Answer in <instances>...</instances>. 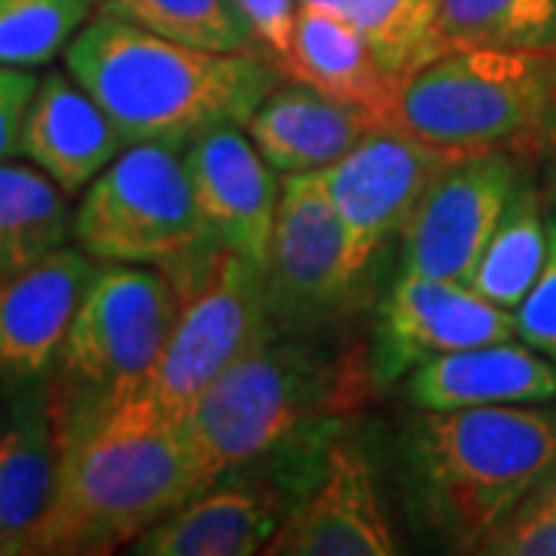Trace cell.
Returning a JSON list of instances; mask_svg holds the SVG:
<instances>
[{
  "mask_svg": "<svg viewBox=\"0 0 556 556\" xmlns=\"http://www.w3.org/2000/svg\"><path fill=\"white\" fill-rule=\"evenodd\" d=\"M285 78L309 84L328 97L358 102L380 121L396 100L399 78L390 75L356 28L334 13L298 7L291 50L281 62Z\"/></svg>",
  "mask_w": 556,
  "mask_h": 556,
  "instance_id": "44dd1931",
  "label": "cell"
},
{
  "mask_svg": "<svg viewBox=\"0 0 556 556\" xmlns=\"http://www.w3.org/2000/svg\"><path fill=\"white\" fill-rule=\"evenodd\" d=\"M68 236L72 214L60 186L35 164L0 161V273L38 263Z\"/></svg>",
  "mask_w": 556,
  "mask_h": 556,
  "instance_id": "603a6c76",
  "label": "cell"
},
{
  "mask_svg": "<svg viewBox=\"0 0 556 556\" xmlns=\"http://www.w3.org/2000/svg\"><path fill=\"white\" fill-rule=\"evenodd\" d=\"M102 10L199 50L266 56L239 0H102Z\"/></svg>",
  "mask_w": 556,
  "mask_h": 556,
  "instance_id": "484cf974",
  "label": "cell"
},
{
  "mask_svg": "<svg viewBox=\"0 0 556 556\" xmlns=\"http://www.w3.org/2000/svg\"><path fill=\"white\" fill-rule=\"evenodd\" d=\"M97 3H102V0H97Z\"/></svg>",
  "mask_w": 556,
  "mask_h": 556,
  "instance_id": "e575fe53",
  "label": "cell"
},
{
  "mask_svg": "<svg viewBox=\"0 0 556 556\" xmlns=\"http://www.w3.org/2000/svg\"><path fill=\"white\" fill-rule=\"evenodd\" d=\"M408 396L424 412L529 405L556 396V362L529 343H485L417 365Z\"/></svg>",
  "mask_w": 556,
  "mask_h": 556,
  "instance_id": "d6986e66",
  "label": "cell"
},
{
  "mask_svg": "<svg viewBox=\"0 0 556 556\" xmlns=\"http://www.w3.org/2000/svg\"><path fill=\"white\" fill-rule=\"evenodd\" d=\"M365 273L350 226L318 174H288L263 263L269 328L298 334L346 306Z\"/></svg>",
  "mask_w": 556,
  "mask_h": 556,
  "instance_id": "9c48e42d",
  "label": "cell"
},
{
  "mask_svg": "<svg viewBox=\"0 0 556 556\" xmlns=\"http://www.w3.org/2000/svg\"><path fill=\"white\" fill-rule=\"evenodd\" d=\"M538 492L544 495V501L551 504V510L556 514V464L551 467V473H547V477L538 482Z\"/></svg>",
  "mask_w": 556,
  "mask_h": 556,
  "instance_id": "d6a6232c",
  "label": "cell"
},
{
  "mask_svg": "<svg viewBox=\"0 0 556 556\" xmlns=\"http://www.w3.org/2000/svg\"><path fill=\"white\" fill-rule=\"evenodd\" d=\"M124 146L118 127L78 80L62 72L38 80L22 127V155L65 195L87 189Z\"/></svg>",
  "mask_w": 556,
  "mask_h": 556,
  "instance_id": "e0dca14e",
  "label": "cell"
},
{
  "mask_svg": "<svg viewBox=\"0 0 556 556\" xmlns=\"http://www.w3.org/2000/svg\"><path fill=\"white\" fill-rule=\"evenodd\" d=\"M554 427H556V412H554Z\"/></svg>",
  "mask_w": 556,
  "mask_h": 556,
  "instance_id": "836d02e7",
  "label": "cell"
},
{
  "mask_svg": "<svg viewBox=\"0 0 556 556\" xmlns=\"http://www.w3.org/2000/svg\"><path fill=\"white\" fill-rule=\"evenodd\" d=\"M182 159L211 239L263 266L281 195L276 167L260 155L239 124H219L199 134Z\"/></svg>",
  "mask_w": 556,
  "mask_h": 556,
  "instance_id": "5bb4252c",
  "label": "cell"
},
{
  "mask_svg": "<svg viewBox=\"0 0 556 556\" xmlns=\"http://www.w3.org/2000/svg\"><path fill=\"white\" fill-rule=\"evenodd\" d=\"M514 316L519 340L556 362V199L547 207V257Z\"/></svg>",
  "mask_w": 556,
  "mask_h": 556,
  "instance_id": "f1b7e54d",
  "label": "cell"
},
{
  "mask_svg": "<svg viewBox=\"0 0 556 556\" xmlns=\"http://www.w3.org/2000/svg\"><path fill=\"white\" fill-rule=\"evenodd\" d=\"M519 174L504 149L448 161L402 229L405 273L470 281Z\"/></svg>",
  "mask_w": 556,
  "mask_h": 556,
  "instance_id": "30bf717a",
  "label": "cell"
},
{
  "mask_svg": "<svg viewBox=\"0 0 556 556\" xmlns=\"http://www.w3.org/2000/svg\"><path fill=\"white\" fill-rule=\"evenodd\" d=\"M97 0H0V65H43L93 16Z\"/></svg>",
  "mask_w": 556,
  "mask_h": 556,
  "instance_id": "4316f807",
  "label": "cell"
},
{
  "mask_svg": "<svg viewBox=\"0 0 556 556\" xmlns=\"http://www.w3.org/2000/svg\"><path fill=\"white\" fill-rule=\"evenodd\" d=\"M97 269L90 254L60 248L31 266L0 273V378L31 383L56 368Z\"/></svg>",
  "mask_w": 556,
  "mask_h": 556,
  "instance_id": "9a60e30c",
  "label": "cell"
},
{
  "mask_svg": "<svg viewBox=\"0 0 556 556\" xmlns=\"http://www.w3.org/2000/svg\"><path fill=\"white\" fill-rule=\"evenodd\" d=\"M378 112L358 102L328 97L309 84H278L248 121L260 155L278 174H316L343 159L380 127Z\"/></svg>",
  "mask_w": 556,
  "mask_h": 556,
  "instance_id": "ac0fdd59",
  "label": "cell"
},
{
  "mask_svg": "<svg viewBox=\"0 0 556 556\" xmlns=\"http://www.w3.org/2000/svg\"><path fill=\"white\" fill-rule=\"evenodd\" d=\"M448 161L452 155L390 124H380L343 159L316 170L343 223L350 226L365 266L378 248L393 236H402L420 195Z\"/></svg>",
  "mask_w": 556,
  "mask_h": 556,
  "instance_id": "7c38bea8",
  "label": "cell"
},
{
  "mask_svg": "<svg viewBox=\"0 0 556 556\" xmlns=\"http://www.w3.org/2000/svg\"><path fill=\"white\" fill-rule=\"evenodd\" d=\"M544 257H547V214L535 179L519 174L495 232L467 285L497 306L517 309L532 291Z\"/></svg>",
  "mask_w": 556,
  "mask_h": 556,
  "instance_id": "7402d4cb",
  "label": "cell"
},
{
  "mask_svg": "<svg viewBox=\"0 0 556 556\" xmlns=\"http://www.w3.org/2000/svg\"><path fill=\"white\" fill-rule=\"evenodd\" d=\"M38 78L20 65H0V161H10L22 152V127Z\"/></svg>",
  "mask_w": 556,
  "mask_h": 556,
  "instance_id": "f546056e",
  "label": "cell"
},
{
  "mask_svg": "<svg viewBox=\"0 0 556 556\" xmlns=\"http://www.w3.org/2000/svg\"><path fill=\"white\" fill-rule=\"evenodd\" d=\"M177 318V288L161 266L97 269L62 343L60 380L47 390L60 430L124 396L149 375Z\"/></svg>",
  "mask_w": 556,
  "mask_h": 556,
  "instance_id": "52a82bcc",
  "label": "cell"
},
{
  "mask_svg": "<svg viewBox=\"0 0 556 556\" xmlns=\"http://www.w3.org/2000/svg\"><path fill=\"white\" fill-rule=\"evenodd\" d=\"M164 273L177 288L174 328L149 375L118 399L167 424H189L204 390L269 328L266 276L257 260L219 241L164 266Z\"/></svg>",
  "mask_w": 556,
  "mask_h": 556,
  "instance_id": "8992f818",
  "label": "cell"
},
{
  "mask_svg": "<svg viewBox=\"0 0 556 556\" xmlns=\"http://www.w3.org/2000/svg\"><path fill=\"white\" fill-rule=\"evenodd\" d=\"M517 338L514 309L485 300L467 281L405 273L383 300L371 371L396 380L445 353Z\"/></svg>",
  "mask_w": 556,
  "mask_h": 556,
  "instance_id": "8fae6325",
  "label": "cell"
},
{
  "mask_svg": "<svg viewBox=\"0 0 556 556\" xmlns=\"http://www.w3.org/2000/svg\"><path fill=\"white\" fill-rule=\"evenodd\" d=\"M473 551L497 556H556V514L538 485Z\"/></svg>",
  "mask_w": 556,
  "mask_h": 556,
  "instance_id": "83f0119b",
  "label": "cell"
},
{
  "mask_svg": "<svg viewBox=\"0 0 556 556\" xmlns=\"http://www.w3.org/2000/svg\"><path fill=\"white\" fill-rule=\"evenodd\" d=\"M65 68L100 102L127 146L182 149L219 127H248L285 72L257 53H211L161 38L112 10L87 22L65 47Z\"/></svg>",
  "mask_w": 556,
  "mask_h": 556,
  "instance_id": "3957f363",
  "label": "cell"
},
{
  "mask_svg": "<svg viewBox=\"0 0 556 556\" xmlns=\"http://www.w3.org/2000/svg\"><path fill=\"white\" fill-rule=\"evenodd\" d=\"M60 424L47 393H22L0 415V556L28 554L53 501Z\"/></svg>",
  "mask_w": 556,
  "mask_h": 556,
  "instance_id": "ffe728a7",
  "label": "cell"
},
{
  "mask_svg": "<svg viewBox=\"0 0 556 556\" xmlns=\"http://www.w3.org/2000/svg\"><path fill=\"white\" fill-rule=\"evenodd\" d=\"M72 236L100 263L170 266L211 244L186 159L164 142H137L93 179Z\"/></svg>",
  "mask_w": 556,
  "mask_h": 556,
  "instance_id": "ba28073f",
  "label": "cell"
},
{
  "mask_svg": "<svg viewBox=\"0 0 556 556\" xmlns=\"http://www.w3.org/2000/svg\"><path fill=\"white\" fill-rule=\"evenodd\" d=\"M541 149L551 155V161H554V167H556V90H554V100H551V109H547V121H544Z\"/></svg>",
  "mask_w": 556,
  "mask_h": 556,
  "instance_id": "1f68e13d",
  "label": "cell"
},
{
  "mask_svg": "<svg viewBox=\"0 0 556 556\" xmlns=\"http://www.w3.org/2000/svg\"><path fill=\"white\" fill-rule=\"evenodd\" d=\"M554 464V415L526 405L427 412L405 437L415 517L457 551H473Z\"/></svg>",
  "mask_w": 556,
  "mask_h": 556,
  "instance_id": "277c9868",
  "label": "cell"
},
{
  "mask_svg": "<svg viewBox=\"0 0 556 556\" xmlns=\"http://www.w3.org/2000/svg\"><path fill=\"white\" fill-rule=\"evenodd\" d=\"M263 554L269 556H390L396 538L383 510L365 452L334 439L309 492L291 507Z\"/></svg>",
  "mask_w": 556,
  "mask_h": 556,
  "instance_id": "4fadbf2b",
  "label": "cell"
},
{
  "mask_svg": "<svg viewBox=\"0 0 556 556\" xmlns=\"http://www.w3.org/2000/svg\"><path fill=\"white\" fill-rule=\"evenodd\" d=\"M556 60L507 50H448L399 80L383 124L464 159L541 149Z\"/></svg>",
  "mask_w": 556,
  "mask_h": 556,
  "instance_id": "5b68a950",
  "label": "cell"
},
{
  "mask_svg": "<svg viewBox=\"0 0 556 556\" xmlns=\"http://www.w3.org/2000/svg\"><path fill=\"white\" fill-rule=\"evenodd\" d=\"M288 338L266 328L199 399L186 427L204 489L244 467H266L300 501L365 405L371 368L362 353L325 356Z\"/></svg>",
  "mask_w": 556,
  "mask_h": 556,
  "instance_id": "6da1fadb",
  "label": "cell"
},
{
  "mask_svg": "<svg viewBox=\"0 0 556 556\" xmlns=\"http://www.w3.org/2000/svg\"><path fill=\"white\" fill-rule=\"evenodd\" d=\"M298 7L325 10L350 22L380 65L399 80L448 53L437 35L433 0H298Z\"/></svg>",
  "mask_w": 556,
  "mask_h": 556,
  "instance_id": "d4e9b609",
  "label": "cell"
},
{
  "mask_svg": "<svg viewBox=\"0 0 556 556\" xmlns=\"http://www.w3.org/2000/svg\"><path fill=\"white\" fill-rule=\"evenodd\" d=\"M298 497L266 473H229L130 544L137 556L263 554Z\"/></svg>",
  "mask_w": 556,
  "mask_h": 556,
  "instance_id": "2e32d148",
  "label": "cell"
},
{
  "mask_svg": "<svg viewBox=\"0 0 556 556\" xmlns=\"http://www.w3.org/2000/svg\"><path fill=\"white\" fill-rule=\"evenodd\" d=\"M244 16L257 31L266 56L281 68V62L291 50L294 20H298V0H239Z\"/></svg>",
  "mask_w": 556,
  "mask_h": 556,
  "instance_id": "4dcf8cb0",
  "label": "cell"
},
{
  "mask_svg": "<svg viewBox=\"0 0 556 556\" xmlns=\"http://www.w3.org/2000/svg\"><path fill=\"white\" fill-rule=\"evenodd\" d=\"M60 439L53 501L28 554H112L204 492L189 427L137 402H109L65 424Z\"/></svg>",
  "mask_w": 556,
  "mask_h": 556,
  "instance_id": "7a4b0ae2",
  "label": "cell"
},
{
  "mask_svg": "<svg viewBox=\"0 0 556 556\" xmlns=\"http://www.w3.org/2000/svg\"><path fill=\"white\" fill-rule=\"evenodd\" d=\"M448 50H507L556 60V0H433Z\"/></svg>",
  "mask_w": 556,
  "mask_h": 556,
  "instance_id": "cb8c5ba5",
  "label": "cell"
}]
</instances>
